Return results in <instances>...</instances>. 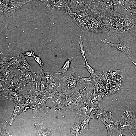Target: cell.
<instances>
[{
  "label": "cell",
  "mask_w": 136,
  "mask_h": 136,
  "mask_svg": "<svg viewBox=\"0 0 136 136\" xmlns=\"http://www.w3.org/2000/svg\"><path fill=\"white\" fill-rule=\"evenodd\" d=\"M120 108L126 115L132 127L136 120L135 112L132 110L130 105L126 106H121Z\"/></svg>",
  "instance_id": "obj_21"
},
{
  "label": "cell",
  "mask_w": 136,
  "mask_h": 136,
  "mask_svg": "<svg viewBox=\"0 0 136 136\" xmlns=\"http://www.w3.org/2000/svg\"><path fill=\"white\" fill-rule=\"evenodd\" d=\"M73 58V57H72L67 58L61 67L58 70L56 73L63 74L68 71L70 68V66L72 60Z\"/></svg>",
  "instance_id": "obj_30"
},
{
  "label": "cell",
  "mask_w": 136,
  "mask_h": 136,
  "mask_svg": "<svg viewBox=\"0 0 136 136\" xmlns=\"http://www.w3.org/2000/svg\"><path fill=\"white\" fill-rule=\"evenodd\" d=\"M94 87L85 86L78 92L72 104L62 108L61 110L75 112L79 109L87 101L94 91Z\"/></svg>",
  "instance_id": "obj_3"
},
{
  "label": "cell",
  "mask_w": 136,
  "mask_h": 136,
  "mask_svg": "<svg viewBox=\"0 0 136 136\" xmlns=\"http://www.w3.org/2000/svg\"><path fill=\"white\" fill-rule=\"evenodd\" d=\"M18 92H17L12 91L9 93L8 95L15 97H19L22 96L21 94L19 93Z\"/></svg>",
  "instance_id": "obj_45"
},
{
  "label": "cell",
  "mask_w": 136,
  "mask_h": 136,
  "mask_svg": "<svg viewBox=\"0 0 136 136\" xmlns=\"http://www.w3.org/2000/svg\"><path fill=\"white\" fill-rule=\"evenodd\" d=\"M49 9H52L54 4L58 0H36Z\"/></svg>",
  "instance_id": "obj_34"
},
{
  "label": "cell",
  "mask_w": 136,
  "mask_h": 136,
  "mask_svg": "<svg viewBox=\"0 0 136 136\" xmlns=\"http://www.w3.org/2000/svg\"><path fill=\"white\" fill-rule=\"evenodd\" d=\"M16 56L18 60L21 65L23 68L32 72H36L32 67L28 63L25 56L19 55Z\"/></svg>",
  "instance_id": "obj_26"
},
{
  "label": "cell",
  "mask_w": 136,
  "mask_h": 136,
  "mask_svg": "<svg viewBox=\"0 0 136 136\" xmlns=\"http://www.w3.org/2000/svg\"><path fill=\"white\" fill-rule=\"evenodd\" d=\"M95 108L90 107L86 102L76 111L78 116L80 123H81L83 121L90 117L93 119V113Z\"/></svg>",
  "instance_id": "obj_13"
},
{
  "label": "cell",
  "mask_w": 136,
  "mask_h": 136,
  "mask_svg": "<svg viewBox=\"0 0 136 136\" xmlns=\"http://www.w3.org/2000/svg\"><path fill=\"white\" fill-rule=\"evenodd\" d=\"M69 15L83 31L94 32L88 12H73Z\"/></svg>",
  "instance_id": "obj_4"
},
{
  "label": "cell",
  "mask_w": 136,
  "mask_h": 136,
  "mask_svg": "<svg viewBox=\"0 0 136 136\" xmlns=\"http://www.w3.org/2000/svg\"><path fill=\"white\" fill-rule=\"evenodd\" d=\"M33 0L20 2L18 0L12 3L0 10L2 16L5 18L12 15L23 5Z\"/></svg>",
  "instance_id": "obj_8"
},
{
  "label": "cell",
  "mask_w": 136,
  "mask_h": 136,
  "mask_svg": "<svg viewBox=\"0 0 136 136\" xmlns=\"http://www.w3.org/2000/svg\"><path fill=\"white\" fill-rule=\"evenodd\" d=\"M20 55H23L30 57H34L35 55V52L31 50L23 52Z\"/></svg>",
  "instance_id": "obj_42"
},
{
  "label": "cell",
  "mask_w": 136,
  "mask_h": 136,
  "mask_svg": "<svg viewBox=\"0 0 136 136\" xmlns=\"http://www.w3.org/2000/svg\"><path fill=\"white\" fill-rule=\"evenodd\" d=\"M74 67L62 74L59 80L63 92L69 97L84 88L85 85Z\"/></svg>",
  "instance_id": "obj_2"
},
{
  "label": "cell",
  "mask_w": 136,
  "mask_h": 136,
  "mask_svg": "<svg viewBox=\"0 0 136 136\" xmlns=\"http://www.w3.org/2000/svg\"><path fill=\"white\" fill-rule=\"evenodd\" d=\"M35 61L39 64L42 71H44V63L42 61L40 55H35L33 57Z\"/></svg>",
  "instance_id": "obj_40"
},
{
  "label": "cell",
  "mask_w": 136,
  "mask_h": 136,
  "mask_svg": "<svg viewBox=\"0 0 136 136\" xmlns=\"http://www.w3.org/2000/svg\"><path fill=\"white\" fill-rule=\"evenodd\" d=\"M133 129H136V120L134 123V125L132 127Z\"/></svg>",
  "instance_id": "obj_49"
},
{
  "label": "cell",
  "mask_w": 136,
  "mask_h": 136,
  "mask_svg": "<svg viewBox=\"0 0 136 136\" xmlns=\"http://www.w3.org/2000/svg\"><path fill=\"white\" fill-rule=\"evenodd\" d=\"M37 73L41 77L42 80L44 81L48 84L58 81L62 74L51 72H45L41 70Z\"/></svg>",
  "instance_id": "obj_15"
},
{
  "label": "cell",
  "mask_w": 136,
  "mask_h": 136,
  "mask_svg": "<svg viewBox=\"0 0 136 136\" xmlns=\"http://www.w3.org/2000/svg\"><path fill=\"white\" fill-rule=\"evenodd\" d=\"M52 9L58 10L69 15L73 13L70 4L66 3L63 0H58L54 4Z\"/></svg>",
  "instance_id": "obj_20"
},
{
  "label": "cell",
  "mask_w": 136,
  "mask_h": 136,
  "mask_svg": "<svg viewBox=\"0 0 136 136\" xmlns=\"http://www.w3.org/2000/svg\"><path fill=\"white\" fill-rule=\"evenodd\" d=\"M48 84L44 81L42 80L41 82V91L43 92L45 91V89L48 86Z\"/></svg>",
  "instance_id": "obj_44"
},
{
  "label": "cell",
  "mask_w": 136,
  "mask_h": 136,
  "mask_svg": "<svg viewBox=\"0 0 136 136\" xmlns=\"http://www.w3.org/2000/svg\"><path fill=\"white\" fill-rule=\"evenodd\" d=\"M107 87L108 86H107L104 82L100 79L94 86V92H103Z\"/></svg>",
  "instance_id": "obj_31"
},
{
  "label": "cell",
  "mask_w": 136,
  "mask_h": 136,
  "mask_svg": "<svg viewBox=\"0 0 136 136\" xmlns=\"http://www.w3.org/2000/svg\"><path fill=\"white\" fill-rule=\"evenodd\" d=\"M63 1L66 3L70 4V3L72 0H63Z\"/></svg>",
  "instance_id": "obj_48"
},
{
  "label": "cell",
  "mask_w": 136,
  "mask_h": 136,
  "mask_svg": "<svg viewBox=\"0 0 136 136\" xmlns=\"http://www.w3.org/2000/svg\"><path fill=\"white\" fill-rule=\"evenodd\" d=\"M49 94L50 98L53 103L54 109L69 97L63 92H53L50 93Z\"/></svg>",
  "instance_id": "obj_18"
},
{
  "label": "cell",
  "mask_w": 136,
  "mask_h": 136,
  "mask_svg": "<svg viewBox=\"0 0 136 136\" xmlns=\"http://www.w3.org/2000/svg\"><path fill=\"white\" fill-rule=\"evenodd\" d=\"M70 5L74 13L88 12V4L85 0H72Z\"/></svg>",
  "instance_id": "obj_14"
},
{
  "label": "cell",
  "mask_w": 136,
  "mask_h": 136,
  "mask_svg": "<svg viewBox=\"0 0 136 136\" xmlns=\"http://www.w3.org/2000/svg\"><path fill=\"white\" fill-rule=\"evenodd\" d=\"M50 98V94L45 91L40 92V97L36 102L35 109L33 110L32 115L33 118H36L43 110L47 100Z\"/></svg>",
  "instance_id": "obj_10"
},
{
  "label": "cell",
  "mask_w": 136,
  "mask_h": 136,
  "mask_svg": "<svg viewBox=\"0 0 136 136\" xmlns=\"http://www.w3.org/2000/svg\"><path fill=\"white\" fill-rule=\"evenodd\" d=\"M0 95L3 96L6 99L11 101L13 104H24L25 103V99L22 96L19 97H15L9 95H5L0 94Z\"/></svg>",
  "instance_id": "obj_29"
},
{
  "label": "cell",
  "mask_w": 136,
  "mask_h": 136,
  "mask_svg": "<svg viewBox=\"0 0 136 136\" xmlns=\"http://www.w3.org/2000/svg\"><path fill=\"white\" fill-rule=\"evenodd\" d=\"M101 41L113 49L123 52L128 58H130L132 57V49L130 42L118 41L117 43H114L109 42L106 39L102 40Z\"/></svg>",
  "instance_id": "obj_6"
},
{
  "label": "cell",
  "mask_w": 136,
  "mask_h": 136,
  "mask_svg": "<svg viewBox=\"0 0 136 136\" xmlns=\"http://www.w3.org/2000/svg\"><path fill=\"white\" fill-rule=\"evenodd\" d=\"M88 13L94 32L103 33L107 35L108 32V30L107 29L105 23L102 20L89 12Z\"/></svg>",
  "instance_id": "obj_7"
},
{
  "label": "cell",
  "mask_w": 136,
  "mask_h": 136,
  "mask_svg": "<svg viewBox=\"0 0 136 136\" xmlns=\"http://www.w3.org/2000/svg\"><path fill=\"white\" fill-rule=\"evenodd\" d=\"M130 61L136 66V62H134L133 61L131 60H130Z\"/></svg>",
  "instance_id": "obj_50"
},
{
  "label": "cell",
  "mask_w": 136,
  "mask_h": 136,
  "mask_svg": "<svg viewBox=\"0 0 136 136\" xmlns=\"http://www.w3.org/2000/svg\"><path fill=\"white\" fill-rule=\"evenodd\" d=\"M6 121L5 122L0 123V136H10L9 132L6 130L7 125Z\"/></svg>",
  "instance_id": "obj_36"
},
{
  "label": "cell",
  "mask_w": 136,
  "mask_h": 136,
  "mask_svg": "<svg viewBox=\"0 0 136 136\" xmlns=\"http://www.w3.org/2000/svg\"><path fill=\"white\" fill-rule=\"evenodd\" d=\"M104 97L105 95L104 92H95L93 91L87 99V102L90 107L95 108L98 106Z\"/></svg>",
  "instance_id": "obj_16"
},
{
  "label": "cell",
  "mask_w": 136,
  "mask_h": 136,
  "mask_svg": "<svg viewBox=\"0 0 136 136\" xmlns=\"http://www.w3.org/2000/svg\"><path fill=\"white\" fill-rule=\"evenodd\" d=\"M121 88L122 85L115 84H113L110 87L108 96L118 92Z\"/></svg>",
  "instance_id": "obj_33"
},
{
  "label": "cell",
  "mask_w": 136,
  "mask_h": 136,
  "mask_svg": "<svg viewBox=\"0 0 136 136\" xmlns=\"http://www.w3.org/2000/svg\"><path fill=\"white\" fill-rule=\"evenodd\" d=\"M0 94L9 86L13 77L14 67L8 65L0 66Z\"/></svg>",
  "instance_id": "obj_5"
},
{
  "label": "cell",
  "mask_w": 136,
  "mask_h": 136,
  "mask_svg": "<svg viewBox=\"0 0 136 136\" xmlns=\"http://www.w3.org/2000/svg\"><path fill=\"white\" fill-rule=\"evenodd\" d=\"M14 109L13 113L10 118L9 124L11 126L16 118L22 112H25L29 107H25L22 104H14Z\"/></svg>",
  "instance_id": "obj_22"
},
{
  "label": "cell",
  "mask_w": 136,
  "mask_h": 136,
  "mask_svg": "<svg viewBox=\"0 0 136 136\" xmlns=\"http://www.w3.org/2000/svg\"><path fill=\"white\" fill-rule=\"evenodd\" d=\"M78 43L80 46V50L82 56L84 60L86 59L85 56V51L84 50L83 45V40L82 37L80 36L79 38Z\"/></svg>",
  "instance_id": "obj_37"
},
{
  "label": "cell",
  "mask_w": 136,
  "mask_h": 136,
  "mask_svg": "<svg viewBox=\"0 0 136 136\" xmlns=\"http://www.w3.org/2000/svg\"><path fill=\"white\" fill-rule=\"evenodd\" d=\"M6 65H8L14 66L15 69H17L21 68H23L21 65L18 60L17 56L13 57L11 60Z\"/></svg>",
  "instance_id": "obj_35"
},
{
  "label": "cell",
  "mask_w": 136,
  "mask_h": 136,
  "mask_svg": "<svg viewBox=\"0 0 136 136\" xmlns=\"http://www.w3.org/2000/svg\"><path fill=\"white\" fill-rule=\"evenodd\" d=\"M13 56H2L0 58V66L6 65L13 57Z\"/></svg>",
  "instance_id": "obj_38"
},
{
  "label": "cell",
  "mask_w": 136,
  "mask_h": 136,
  "mask_svg": "<svg viewBox=\"0 0 136 136\" xmlns=\"http://www.w3.org/2000/svg\"><path fill=\"white\" fill-rule=\"evenodd\" d=\"M108 111L106 107L100 103L94 110L93 119L94 120H100Z\"/></svg>",
  "instance_id": "obj_23"
},
{
  "label": "cell",
  "mask_w": 136,
  "mask_h": 136,
  "mask_svg": "<svg viewBox=\"0 0 136 136\" xmlns=\"http://www.w3.org/2000/svg\"><path fill=\"white\" fill-rule=\"evenodd\" d=\"M108 32L110 38L117 41L131 42L136 36V16L126 14L123 12H114L108 21Z\"/></svg>",
  "instance_id": "obj_1"
},
{
  "label": "cell",
  "mask_w": 136,
  "mask_h": 136,
  "mask_svg": "<svg viewBox=\"0 0 136 136\" xmlns=\"http://www.w3.org/2000/svg\"><path fill=\"white\" fill-rule=\"evenodd\" d=\"M76 122H72L70 125V133L73 136H76Z\"/></svg>",
  "instance_id": "obj_41"
},
{
  "label": "cell",
  "mask_w": 136,
  "mask_h": 136,
  "mask_svg": "<svg viewBox=\"0 0 136 136\" xmlns=\"http://www.w3.org/2000/svg\"><path fill=\"white\" fill-rule=\"evenodd\" d=\"M81 79L85 86L94 87L100 80V78H94L89 76L82 77H80Z\"/></svg>",
  "instance_id": "obj_27"
},
{
  "label": "cell",
  "mask_w": 136,
  "mask_h": 136,
  "mask_svg": "<svg viewBox=\"0 0 136 136\" xmlns=\"http://www.w3.org/2000/svg\"><path fill=\"white\" fill-rule=\"evenodd\" d=\"M111 115L112 113L108 111L100 120L106 126L108 136H111L113 133L117 132L118 130L116 126L115 122L112 118Z\"/></svg>",
  "instance_id": "obj_12"
},
{
  "label": "cell",
  "mask_w": 136,
  "mask_h": 136,
  "mask_svg": "<svg viewBox=\"0 0 136 136\" xmlns=\"http://www.w3.org/2000/svg\"><path fill=\"white\" fill-rule=\"evenodd\" d=\"M45 91L49 94L51 92H63L59 81L56 82L49 83Z\"/></svg>",
  "instance_id": "obj_25"
},
{
  "label": "cell",
  "mask_w": 136,
  "mask_h": 136,
  "mask_svg": "<svg viewBox=\"0 0 136 136\" xmlns=\"http://www.w3.org/2000/svg\"><path fill=\"white\" fill-rule=\"evenodd\" d=\"M20 93L25 99V103L23 104L25 107H29L32 110L35 109V102L32 99L31 96L29 94L28 91L23 90L20 92Z\"/></svg>",
  "instance_id": "obj_24"
},
{
  "label": "cell",
  "mask_w": 136,
  "mask_h": 136,
  "mask_svg": "<svg viewBox=\"0 0 136 136\" xmlns=\"http://www.w3.org/2000/svg\"><path fill=\"white\" fill-rule=\"evenodd\" d=\"M105 73L113 83L122 85L123 77L119 70L114 71H105Z\"/></svg>",
  "instance_id": "obj_19"
},
{
  "label": "cell",
  "mask_w": 136,
  "mask_h": 136,
  "mask_svg": "<svg viewBox=\"0 0 136 136\" xmlns=\"http://www.w3.org/2000/svg\"><path fill=\"white\" fill-rule=\"evenodd\" d=\"M18 0H0V9H3L4 8L12 3Z\"/></svg>",
  "instance_id": "obj_39"
},
{
  "label": "cell",
  "mask_w": 136,
  "mask_h": 136,
  "mask_svg": "<svg viewBox=\"0 0 136 136\" xmlns=\"http://www.w3.org/2000/svg\"><path fill=\"white\" fill-rule=\"evenodd\" d=\"M129 136H136V129H133L129 133Z\"/></svg>",
  "instance_id": "obj_46"
},
{
  "label": "cell",
  "mask_w": 136,
  "mask_h": 136,
  "mask_svg": "<svg viewBox=\"0 0 136 136\" xmlns=\"http://www.w3.org/2000/svg\"><path fill=\"white\" fill-rule=\"evenodd\" d=\"M92 119L91 117L83 121L81 123V130L80 135L84 134L88 129L89 123L90 120Z\"/></svg>",
  "instance_id": "obj_32"
},
{
  "label": "cell",
  "mask_w": 136,
  "mask_h": 136,
  "mask_svg": "<svg viewBox=\"0 0 136 136\" xmlns=\"http://www.w3.org/2000/svg\"><path fill=\"white\" fill-rule=\"evenodd\" d=\"M89 4L97 6L99 5L102 0H85Z\"/></svg>",
  "instance_id": "obj_43"
},
{
  "label": "cell",
  "mask_w": 136,
  "mask_h": 136,
  "mask_svg": "<svg viewBox=\"0 0 136 136\" xmlns=\"http://www.w3.org/2000/svg\"><path fill=\"white\" fill-rule=\"evenodd\" d=\"M78 92L69 97L67 99L57 106L54 109L55 112L56 113L59 111L61 110L62 108L71 105L73 101Z\"/></svg>",
  "instance_id": "obj_28"
},
{
  "label": "cell",
  "mask_w": 136,
  "mask_h": 136,
  "mask_svg": "<svg viewBox=\"0 0 136 136\" xmlns=\"http://www.w3.org/2000/svg\"><path fill=\"white\" fill-rule=\"evenodd\" d=\"M129 14L136 16V8L131 11Z\"/></svg>",
  "instance_id": "obj_47"
},
{
  "label": "cell",
  "mask_w": 136,
  "mask_h": 136,
  "mask_svg": "<svg viewBox=\"0 0 136 136\" xmlns=\"http://www.w3.org/2000/svg\"><path fill=\"white\" fill-rule=\"evenodd\" d=\"M36 136H53V133L49 127L42 123H38L34 125Z\"/></svg>",
  "instance_id": "obj_17"
},
{
  "label": "cell",
  "mask_w": 136,
  "mask_h": 136,
  "mask_svg": "<svg viewBox=\"0 0 136 136\" xmlns=\"http://www.w3.org/2000/svg\"><path fill=\"white\" fill-rule=\"evenodd\" d=\"M115 124L117 129L120 131L119 136H129L133 129L132 125L123 114L121 115L119 118L115 122Z\"/></svg>",
  "instance_id": "obj_9"
},
{
  "label": "cell",
  "mask_w": 136,
  "mask_h": 136,
  "mask_svg": "<svg viewBox=\"0 0 136 136\" xmlns=\"http://www.w3.org/2000/svg\"><path fill=\"white\" fill-rule=\"evenodd\" d=\"M41 77L38 75L35 80L30 82L29 84L30 90L29 94L33 101H36L40 97Z\"/></svg>",
  "instance_id": "obj_11"
}]
</instances>
